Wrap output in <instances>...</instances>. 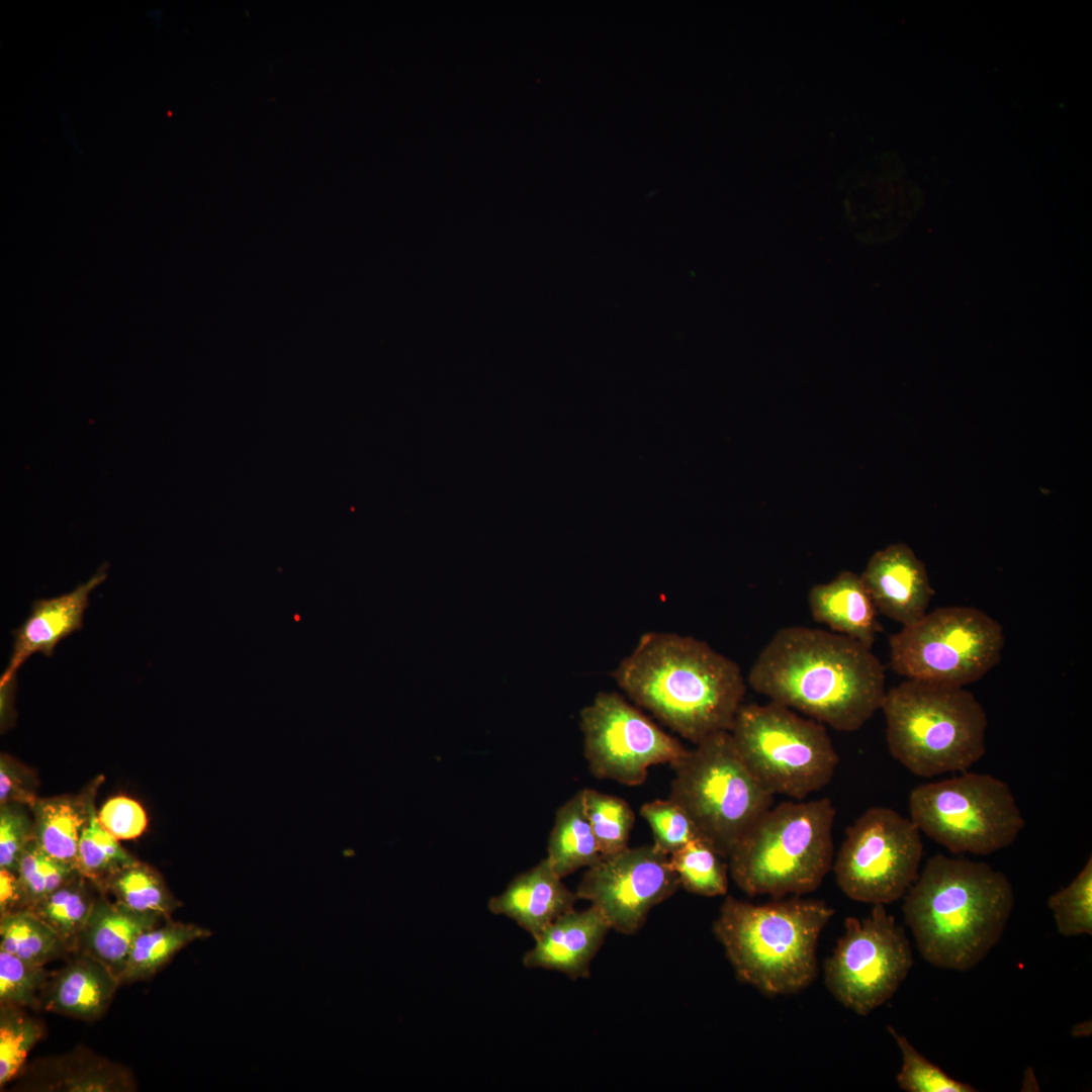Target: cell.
I'll return each instance as SVG.
<instances>
[{"instance_id": "obj_1", "label": "cell", "mask_w": 1092, "mask_h": 1092, "mask_svg": "<svg viewBox=\"0 0 1092 1092\" xmlns=\"http://www.w3.org/2000/svg\"><path fill=\"white\" fill-rule=\"evenodd\" d=\"M749 686L837 731L854 732L881 710L885 668L871 648L830 630H778L754 660Z\"/></svg>"}, {"instance_id": "obj_2", "label": "cell", "mask_w": 1092, "mask_h": 1092, "mask_svg": "<svg viewBox=\"0 0 1092 1092\" xmlns=\"http://www.w3.org/2000/svg\"><path fill=\"white\" fill-rule=\"evenodd\" d=\"M612 676L637 706L694 744L730 731L746 692L734 660L703 640L668 632L644 633Z\"/></svg>"}, {"instance_id": "obj_3", "label": "cell", "mask_w": 1092, "mask_h": 1092, "mask_svg": "<svg viewBox=\"0 0 1092 1092\" xmlns=\"http://www.w3.org/2000/svg\"><path fill=\"white\" fill-rule=\"evenodd\" d=\"M1014 902L1002 872L986 862L936 854L904 895L902 910L928 964L965 972L999 942Z\"/></svg>"}, {"instance_id": "obj_4", "label": "cell", "mask_w": 1092, "mask_h": 1092, "mask_svg": "<svg viewBox=\"0 0 1092 1092\" xmlns=\"http://www.w3.org/2000/svg\"><path fill=\"white\" fill-rule=\"evenodd\" d=\"M834 912L801 896L753 904L729 895L713 933L737 979L768 996L789 995L817 977L818 940Z\"/></svg>"}, {"instance_id": "obj_5", "label": "cell", "mask_w": 1092, "mask_h": 1092, "mask_svg": "<svg viewBox=\"0 0 1092 1092\" xmlns=\"http://www.w3.org/2000/svg\"><path fill=\"white\" fill-rule=\"evenodd\" d=\"M881 710L891 755L916 776L966 771L986 752V712L964 687L905 678Z\"/></svg>"}, {"instance_id": "obj_6", "label": "cell", "mask_w": 1092, "mask_h": 1092, "mask_svg": "<svg viewBox=\"0 0 1092 1092\" xmlns=\"http://www.w3.org/2000/svg\"><path fill=\"white\" fill-rule=\"evenodd\" d=\"M835 815L828 798L771 806L727 858L736 886L772 899L816 890L832 869Z\"/></svg>"}, {"instance_id": "obj_7", "label": "cell", "mask_w": 1092, "mask_h": 1092, "mask_svg": "<svg viewBox=\"0 0 1092 1092\" xmlns=\"http://www.w3.org/2000/svg\"><path fill=\"white\" fill-rule=\"evenodd\" d=\"M671 766L668 798L725 859L774 804L775 796L749 770L730 731L705 737Z\"/></svg>"}, {"instance_id": "obj_8", "label": "cell", "mask_w": 1092, "mask_h": 1092, "mask_svg": "<svg viewBox=\"0 0 1092 1092\" xmlns=\"http://www.w3.org/2000/svg\"><path fill=\"white\" fill-rule=\"evenodd\" d=\"M730 733L749 770L774 796L803 800L835 774L839 758L825 725L781 704H742Z\"/></svg>"}, {"instance_id": "obj_9", "label": "cell", "mask_w": 1092, "mask_h": 1092, "mask_svg": "<svg viewBox=\"0 0 1092 1092\" xmlns=\"http://www.w3.org/2000/svg\"><path fill=\"white\" fill-rule=\"evenodd\" d=\"M911 821L952 853L991 854L1024 828L1012 791L993 776H961L919 785L908 798Z\"/></svg>"}, {"instance_id": "obj_10", "label": "cell", "mask_w": 1092, "mask_h": 1092, "mask_svg": "<svg viewBox=\"0 0 1092 1092\" xmlns=\"http://www.w3.org/2000/svg\"><path fill=\"white\" fill-rule=\"evenodd\" d=\"M1004 642L1001 624L987 613L938 608L891 636L890 666L905 678L965 687L998 664Z\"/></svg>"}, {"instance_id": "obj_11", "label": "cell", "mask_w": 1092, "mask_h": 1092, "mask_svg": "<svg viewBox=\"0 0 1092 1092\" xmlns=\"http://www.w3.org/2000/svg\"><path fill=\"white\" fill-rule=\"evenodd\" d=\"M922 852L921 832L910 818L872 807L847 828L832 870L849 899L886 905L916 881Z\"/></svg>"}, {"instance_id": "obj_12", "label": "cell", "mask_w": 1092, "mask_h": 1092, "mask_svg": "<svg viewBox=\"0 0 1092 1092\" xmlns=\"http://www.w3.org/2000/svg\"><path fill=\"white\" fill-rule=\"evenodd\" d=\"M844 929L824 962V983L841 1005L864 1016L901 986L913 966L912 950L905 929L883 904L862 919L847 917Z\"/></svg>"}, {"instance_id": "obj_13", "label": "cell", "mask_w": 1092, "mask_h": 1092, "mask_svg": "<svg viewBox=\"0 0 1092 1092\" xmlns=\"http://www.w3.org/2000/svg\"><path fill=\"white\" fill-rule=\"evenodd\" d=\"M583 754L590 774L634 787L648 769L673 765L689 751L616 692H600L580 712Z\"/></svg>"}, {"instance_id": "obj_14", "label": "cell", "mask_w": 1092, "mask_h": 1092, "mask_svg": "<svg viewBox=\"0 0 1092 1092\" xmlns=\"http://www.w3.org/2000/svg\"><path fill=\"white\" fill-rule=\"evenodd\" d=\"M679 887L669 855L652 843L602 857L588 867L575 893L602 912L611 929L629 935Z\"/></svg>"}, {"instance_id": "obj_15", "label": "cell", "mask_w": 1092, "mask_h": 1092, "mask_svg": "<svg viewBox=\"0 0 1092 1092\" xmlns=\"http://www.w3.org/2000/svg\"><path fill=\"white\" fill-rule=\"evenodd\" d=\"M859 575L878 613L902 627L921 619L934 595L924 564L904 543L875 552Z\"/></svg>"}, {"instance_id": "obj_16", "label": "cell", "mask_w": 1092, "mask_h": 1092, "mask_svg": "<svg viewBox=\"0 0 1092 1092\" xmlns=\"http://www.w3.org/2000/svg\"><path fill=\"white\" fill-rule=\"evenodd\" d=\"M106 576V567H100L92 577L73 590L32 602L26 619L12 631V652L0 684L16 676L18 668L33 653L54 655L60 641L82 628L89 595Z\"/></svg>"}, {"instance_id": "obj_17", "label": "cell", "mask_w": 1092, "mask_h": 1092, "mask_svg": "<svg viewBox=\"0 0 1092 1092\" xmlns=\"http://www.w3.org/2000/svg\"><path fill=\"white\" fill-rule=\"evenodd\" d=\"M611 929L602 912L590 905L572 909L547 926L523 958L527 968L558 971L575 980L590 976V963Z\"/></svg>"}, {"instance_id": "obj_18", "label": "cell", "mask_w": 1092, "mask_h": 1092, "mask_svg": "<svg viewBox=\"0 0 1092 1092\" xmlns=\"http://www.w3.org/2000/svg\"><path fill=\"white\" fill-rule=\"evenodd\" d=\"M578 897L553 870L547 857L518 875L488 908L493 914L513 919L533 938L564 913L574 909Z\"/></svg>"}, {"instance_id": "obj_19", "label": "cell", "mask_w": 1092, "mask_h": 1092, "mask_svg": "<svg viewBox=\"0 0 1092 1092\" xmlns=\"http://www.w3.org/2000/svg\"><path fill=\"white\" fill-rule=\"evenodd\" d=\"M120 985L104 964L84 952L51 973L41 996V1008L58 1014L93 1020L108 1008Z\"/></svg>"}, {"instance_id": "obj_20", "label": "cell", "mask_w": 1092, "mask_h": 1092, "mask_svg": "<svg viewBox=\"0 0 1092 1092\" xmlns=\"http://www.w3.org/2000/svg\"><path fill=\"white\" fill-rule=\"evenodd\" d=\"M808 603L816 622L872 648L880 630L878 611L860 575L842 571L828 582L813 585Z\"/></svg>"}, {"instance_id": "obj_21", "label": "cell", "mask_w": 1092, "mask_h": 1092, "mask_svg": "<svg viewBox=\"0 0 1092 1092\" xmlns=\"http://www.w3.org/2000/svg\"><path fill=\"white\" fill-rule=\"evenodd\" d=\"M163 919L156 914L132 911L102 895L96 899L79 935L75 952H84L98 960L120 981L138 936Z\"/></svg>"}, {"instance_id": "obj_22", "label": "cell", "mask_w": 1092, "mask_h": 1092, "mask_svg": "<svg viewBox=\"0 0 1092 1092\" xmlns=\"http://www.w3.org/2000/svg\"><path fill=\"white\" fill-rule=\"evenodd\" d=\"M91 804L71 797L37 799L30 808L36 844L52 857L77 869L79 840Z\"/></svg>"}, {"instance_id": "obj_23", "label": "cell", "mask_w": 1092, "mask_h": 1092, "mask_svg": "<svg viewBox=\"0 0 1092 1092\" xmlns=\"http://www.w3.org/2000/svg\"><path fill=\"white\" fill-rule=\"evenodd\" d=\"M546 857L561 879L602 858L584 810L581 790L556 811Z\"/></svg>"}, {"instance_id": "obj_24", "label": "cell", "mask_w": 1092, "mask_h": 1092, "mask_svg": "<svg viewBox=\"0 0 1092 1092\" xmlns=\"http://www.w3.org/2000/svg\"><path fill=\"white\" fill-rule=\"evenodd\" d=\"M211 932L195 924L167 920L138 936L130 949L120 984L148 979L189 943L208 937Z\"/></svg>"}, {"instance_id": "obj_25", "label": "cell", "mask_w": 1092, "mask_h": 1092, "mask_svg": "<svg viewBox=\"0 0 1092 1092\" xmlns=\"http://www.w3.org/2000/svg\"><path fill=\"white\" fill-rule=\"evenodd\" d=\"M99 892L109 893L114 902L132 911L156 914L165 919L180 906L162 877L139 860L115 872Z\"/></svg>"}, {"instance_id": "obj_26", "label": "cell", "mask_w": 1092, "mask_h": 1092, "mask_svg": "<svg viewBox=\"0 0 1092 1092\" xmlns=\"http://www.w3.org/2000/svg\"><path fill=\"white\" fill-rule=\"evenodd\" d=\"M93 887L79 874L28 908L59 934L70 952L77 950L79 935L96 902Z\"/></svg>"}, {"instance_id": "obj_27", "label": "cell", "mask_w": 1092, "mask_h": 1092, "mask_svg": "<svg viewBox=\"0 0 1092 1092\" xmlns=\"http://www.w3.org/2000/svg\"><path fill=\"white\" fill-rule=\"evenodd\" d=\"M0 949L39 966L70 953L59 934L29 909L0 917Z\"/></svg>"}, {"instance_id": "obj_28", "label": "cell", "mask_w": 1092, "mask_h": 1092, "mask_svg": "<svg viewBox=\"0 0 1092 1092\" xmlns=\"http://www.w3.org/2000/svg\"><path fill=\"white\" fill-rule=\"evenodd\" d=\"M714 847L697 837L669 854L679 886L689 893L717 897L727 894L728 864Z\"/></svg>"}, {"instance_id": "obj_29", "label": "cell", "mask_w": 1092, "mask_h": 1092, "mask_svg": "<svg viewBox=\"0 0 1092 1092\" xmlns=\"http://www.w3.org/2000/svg\"><path fill=\"white\" fill-rule=\"evenodd\" d=\"M135 860L119 840L102 826L92 803L79 840L78 873L100 891L110 876Z\"/></svg>"}, {"instance_id": "obj_30", "label": "cell", "mask_w": 1092, "mask_h": 1092, "mask_svg": "<svg viewBox=\"0 0 1092 1092\" xmlns=\"http://www.w3.org/2000/svg\"><path fill=\"white\" fill-rule=\"evenodd\" d=\"M582 799L602 857L611 856L628 846L635 814L623 799L593 789H583Z\"/></svg>"}, {"instance_id": "obj_31", "label": "cell", "mask_w": 1092, "mask_h": 1092, "mask_svg": "<svg viewBox=\"0 0 1092 1092\" xmlns=\"http://www.w3.org/2000/svg\"><path fill=\"white\" fill-rule=\"evenodd\" d=\"M44 1033L41 1021L24 1008L0 1005V1087L14 1079Z\"/></svg>"}, {"instance_id": "obj_32", "label": "cell", "mask_w": 1092, "mask_h": 1092, "mask_svg": "<svg viewBox=\"0 0 1092 1092\" xmlns=\"http://www.w3.org/2000/svg\"><path fill=\"white\" fill-rule=\"evenodd\" d=\"M1048 907L1065 937L1092 934V858L1065 888L1053 894Z\"/></svg>"}, {"instance_id": "obj_33", "label": "cell", "mask_w": 1092, "mask_h": 1092, "mask_svg": "<svg viewBox=\"0 0 1092 1092\" xmlns=\"http://www.w3.org/2000/svg\"><path fill=\"white\" fill-rule=\"evenodd\" d=\"M902 1057L901 1070L896 1077L899 1088L906 1092H976L977 1089L949 1077L928 1061L912 1043L892 1026H888Z\"/></svg>"}, {"instance_id": "obj_34", "label": "cell", "mask_w": 1092, "mask_h": 1092, "mask_svg": "<svg viewBox=\"0 0 1092 1092\" xmlns=\"http://www.w3.org/2000/svg\"><path fill=\"white\" fill-rule=\"evenodd\" d=\"M61 1072L48 1080L42 1090L49 1091H124L132 1084L124 1070L101 1058L89 1055L84 1066L70 1065L60 1059Z\"/></svg>"}, {"instance_id": "obj_35", "label": "cell", "mask_w": 1092, "mask_h": 1092, "mask_svg": "<svg viewBox=\"0 0 1092 1092\" xmlns=\"http://www.w3.org/2000/svg\"><path fill=\"white\" fill-rule=\"evenodd\" d=\"M51 976L44 966L0 949V1005L37 1009Z\"/></svg>"}, {"instance_id": "obj_36", "label": "cell", "mask_w": 1092, "mask_h": 1092, "mask_svg": "<svg viewBox=\"0 0 1092 1092\" xmlns=\"http://www.w3.org/2000/svg\"><path fill=\"white\" fill-rule=\"evenodd\" d=\"M17 875L22 885L27 909L79 875L76 868L46 853L32 840L23 851Z\"/></svg>"}, {"instance_id": "obj_37", "label": "cell", "mask_w": 1092, "mask_h": 1092, "mask_svg": "<svg viewBox=\"0 0 1092 1092\" xmlns=\"http://www.w3.org/2000/svg\"><path fill=\"white\" fill-rule=\"evenodd\" d=\"M640 814L652 830L653 844L668 855L701 837L689 814L669 798L646 802Z\"/></svg>"}, {"instance_id": "obj_38", "label": "cell", "mask_w": 1092, "mask_h": 1092, "mask_svg": "<svg viewBox=\"0 0 1092 1092\" xmlns=\"http://www.w3.org/2000/svg\"><path fill=\"white\" fill-rule=\"evenodd\" d=\"M25 805H0V869L17 874L19 859L34 840V824Z\"/></svg>"}, {"instance_id": "obj_39", "label": "cell", "mask_w": 1092, "mask_h": 1092, "mask_svg": "<svg viewBox=\"0 0 1092 1092\" xmlns=\"http://www.w3.org/2000/svg\"><path fill=\"white\" fill-rule=\"evenodd\" d=\"M97 817L102 826L118 840L141 836L148 825L143 806L126 796L108 799L97 811Z\"/></svg>"}, {"instance_id": "obj_40", "label": "cell", "mask_w": 1092, "mask_h": 1092, "mask_svg": "<svg viewBox=\"0 0 1092 1092\" xmlns=\"http://www.w3.org/2000/svg\"><path fill=\"white\" fill-rule=\"evenodd\" d=\"M28 771L12 758L2 754L0 758V805L16 803L29 808L36 798Z\"/></svg>"}, {"instance_id": "obj_41", "label": "cell", "mask_w": 1092, "mask_h": 1092, "mask_svg": "<svg viewBox=\"0 0 1092 1092\" xmlns=\"http://www.w3.org/2000/svg\"><path fill=\"white\" fill-rule=\"evenodd\" d=\"M23 909L27 901L18 875L0 869V917Z\"/></svg>"}, {"instance_id": "obj_42", "label": "cell", "mask_w": 1092, "mask_h": 1092, "mask_svg": "<svg viewBox=\"0 0 1092 1092\" xmlns=\"http://www.w3.org/2000/svg\"><path fill=\"white\" fill-rule=\"evenodd\" d=\"M1090 1025L1091 1024L1090 1023L1087 1024V1022L1080 1023V1024L1076 1025L1074 1027V1029H1073V1034L1076 1035V1036L1086 1035V1033L1084 1031H1089L1090 1032L1091 1029L1088 1030V1026H1090Z\"/></svg>"}]
</instances>
